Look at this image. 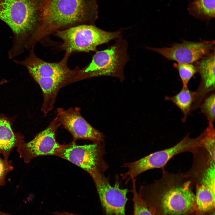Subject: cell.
<instances>
[{"mask_svg":"<svg viewBox=\"0 0 215 215\" xmlns=\"http://www.w3.org/2000/svg\"><path fill=\"white\" fill-rule=\"evenodd\" d=\"M194 188L186 173L164 171L160 179L141 186L139 193L154 215H188L195 212Z\"/></svg>","mask_w":215,"mask_h":215,"instance_id":"1","label":"cell"},{"mask_svg":"<svg viewBox=\"0 0 215 215\" xmlns=\"http://www.w3.org/2000/svg\"><path fill=\"white\" fill-rule=\"evenodd\" d=\"M41 4L38 27L32 40L34 45L56 31L94 25L98 18L96 0H43Z\"/></svg>","mask_w":215,"mask_h":215,"instance_id":"2","label":"cell"},{"mask_svg":"<svg viewBox=\"0 0 215 215\" xmlns=\"http://www.w3.org/2000/svg\"><path fill=\"white\" fill-rule=\"evenodd\" d=\"M37 9L33 0H0V19L9 25L14 35L10 58L27 49L36 33L39 19Z\"/></svg>","mask_w":215,"mask_h":215,"instance_id":"3","label":"cell"},{"mask_svg":"<svg viewBox=\"0 0 215 215\" xmlns=\"http://www.w3.org/2000/svg\"><path fill=\"white\" fill-rule=\"evenodd\" d=\"M128 45L127 41L121 35L112 45L96 51L90 62L80 69L76 82L101 76L114 77L123 81L124 68L130 59Z\"/></svg>","mask_w":215,"mask_h":215,"instance_id":"4","label":"cell"},{"mask_svg":"<svg viewBox=\"0 0 215 215\" xmlns=\"http://www.w3.org/2000/svg\"><path fill=\"white\" fill-rule=\"evenodd\" d=\"M55 36L62 40L60 48L65 54L75 52L96 51L98 46L118 38L122 31L104 30L93 24H82L56 31Z\"/></svg>","mask_w":215,"mask_h":215,"instance_id":"5","label":"cell"},{"mask_svg":"<svg viewBox=\"0 0 215 215\" xmlns=\"http://www.w3.org/2000/svg\"><path fill=\"white\" fill-rule=\"evenodd\" d=\"M199 136L191 138L189 134L179 142L171 147L150 154L137 161L124 164L123 167L128 171L121 175L122 179L127 184L130 179L147 170L154 168H162L173 157L179 153L189 152L193 154L200 147Z\"/></svg>","mask_w":215,"mask_h":215,"instance_id":"6","label":"cell"},{"mask_svg":"<svg viewBox=\"0 0 215 215\" xmlns=\"http://www.w3.org/2000/svg\"><path fill=\"white\" fill-rule=\"evenodd\" d=\"M105 153L103 142L79 145L75 142L62 145L55 156L65 159L82 168L93 177L103 173L108 165L104 159Z\"/></svg>","mask_w":215,"mask_h":215,"instance_id":"7","label":"cell"},{"mask_svg":"<svg viewBox=\"0 0 215 215\" xmlns=\"http://www.w3.org/2000/svg\"><path fill=\"white\" fill-rule=\"evenodd\" d=\"M70 55L65 54L64 57L59 62H49L37 57L33 48L31 49L29 55L25 60L14 61L25 67L35 80L49 81L67 79L71 80L73 83L76 82L80 69L78 67L73 69L68 67L67 62Z\"/></svg>","mask_w":215,"mask_h":215,"instance_id":"8","label":"cell"},{"mask_svg":"<svg viewBox=\"0 0 215 215\" xmlns=\"http://www.w3.org/2000/svg\"><path fill=\"white\" fill-rule=\"evenodd\" d=\"M61 125L56 117L46 128L31 141L22 142L17 150L24 162L28 163L33 158L39 156H55L62 145L56 138V131Z\"/></svg>","mask_w":215,"mask_h":215,"instance_id":"9","label":"cell"},{"mask_svg":"<svg viewBox=\"0 0 215 215\" xmlns=\"http://www.w3.org/2000/svg\"><path fill=\"white\" fill-rule=\"evenodd\" d=\"M214 40L197 42L183 40L169 47H145L161 54L168 60L178 63L194 64L214 50Z\"/></svg>","mask_w":215,"mask_h":215,"instance_id":"10","label":"cell"},{"mask_svg":"<svg viewBox=\"0 0 215 215\" xmlns=\"http://www.w3.org/2000/svg\"><path fill=\"white\" fill-rule=\"evenodd\" d=\"M92 178L105 215H126L128 189L120 188L117 181L113 186H111L103 173H98Z\"/></svg>","mask_w":215,"mask_h":215,"instance_id":"11","label":"cell"},{"mask_svg":"<svg viewBox=\"0 0 215 215\" xmlns=\"http://www.w3.org/2000/svg\"><path fill=\"white\" fill-rule=\"evenodd\" d=\"M80 109L71 108L65 110L57 109V116L61 125L71 133L73 141L78 139H88L93 143L103 142L105 136L102 133L91 125L81 114Z\"/></svg>","mask_w":215,"mask_h":215,"instance_id":"12","label":"cell"},{"mask_svg":"<svg viewBox=\"0 0 215 215\" xmlns=\"http://www.w3.org/2000/svg\"><path fill=\"white\" fill-rule=\"evenodd\" d=\"M200 76V82L195 91L196 96L192 111L199 107L204 99L215 88V50L194 63Z\"/></svg>","mask_w":215,"mask_h":215,"instance_id":"13","label":"cell"},{"mask_svg":"<svg viewBox=\"0 0 215 215\" xmlns=\"http://www.w3.org/2000/svg\"><path fill=\"white\" fill-rule=\"evenodd\" d=\"M13 132L9 122L4 119H0V155L8 161L13 149L18 147L23 142Z\"/></svg>","mask_w":215,"mask_h":215,"instance_id":"14","label":"cell"},{"mask_svg":"<svg viewBox=\"0 0 215 215\" xmlns=\"http://www.w3.org/2000/svg\"><path fill=\"white\" fill-rule=\"evenodd\" d=\"M196 96L195 91L191 90L188 87H182L180 92L176 95L165 96V100L172 102L181 110L183 115L182 121L185 122L191 112Z\"/></svg>","mask_w":215,"mask_h":215,"instance_id":"15","label":"cell"},{"mask_svg":"<svg viewBox=\"0 0 215 215\" xmlns=\"http://www.w3.org/2000/svg\"><path fill=\"white\" fill-rule=\"evenodd\" d=\"M188 10L196 19L209 20L215 17V0H194L189 4Z\"/></svg>","mask_w":215,"mask_h":215,"instance_id":"16","label":"cell"},{"mask_svg":"<svg viewBox=\"0 0 215 215\" xmlns=\"http://www.w3.org/2000/svg\"><path fill=\"white\" fill-rule=\"evenodd\" d=\"M208 124L207 127L201 133L200 148L205 149L215 161V130L213 123H208Z\"/></svg>","mask_w":215,"mask_h":215,"instance_id":"17","label":"cell"},{"mask_svg":"<svg viewBox=\"0 0 215 215\" xmlns=\"http://www.w3.org/2000/svg\"><path fill=\"white\" fill-rule=\"evenodd\" d=\"M131 180L132 183L131 191L133 194L132 201L133 204V215H154L137 191L136 179Z\"/></svg>","mask_w":215,"mask_h":215,"instance_id":"18","label":"cell"},{"mask_svg":"<svg viewBox=\"0 0 215 215\" xmlns=\"http://www.w3.org/2000/svg\"><path fill=\"white\" fill-rule=\"evenodd\" d=\"M178 71L183 86L188 87V84L192 77L197 73L196 68L193 64L177 62L173 64Z\"/></svg>","mask_w":215,"mask_h":215,"instance_id":"19","label":"cell"},{"mask_svg":"<svg viewBox=\"0 0 215 215\" xmlns=\"http://www.w3.org/2000/svg\"><path fill=\"white\" fill-rule=\"evenodd\" d=\"M199 108L201 112L205 116L208 123H213L215 119V95L212 93L203 100Z\"/></svg>","mask_w":215,"mask_h":215,"instance_id":"20","label":"cell"},{"mask_svg":"<svg viewBox=\"0 0 215 215\" xmlns=\"http://www.w3.org/2000/svg\"><path fill=\"white\" fill-rule=\"evenodd\" d=\"M13 169V167L10 161L2 159L0 156V188L5 185L6 176Z\"/></svg>","mask_w":215,"mask_h":215,"instance_id":"21","label":"cell"},{"mask_svg":"<svg viewBox=\"0 0 215 215\" xmlns=\"http://www.w3.org/2000/svg\"><path fill=\"white\" fill-rule=\"evenodd\" d=\"M64 214L65 215H82L79 214L68 212H67L65 213Z\"/></svg>","mask_w":215,"mask_h":215,"instance_id":"22","label":"cell"},{"mask_svg":"<svg viewBox=\"0 0 215 215\" xmlns=\"http://www.w3.org/2000/svg\"><path fill=\"white\" fill-rule=\"evenodd\" d=\"M0 215H13L8 213H5L0 211Z\"/></svg>","mask_w":215,"mask_h":215,"instance_id":"23","label":"cell"}]
</instances>
